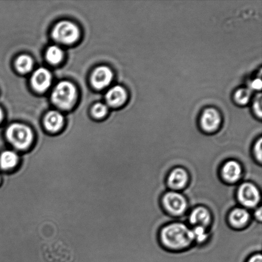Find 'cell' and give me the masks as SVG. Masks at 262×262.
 I'll return each mask as SVG.
<instances>
[{
    "label": "cell",
    "instance_id": "cell-21",
    "mask_svg": "<svg viewBox=\"0 0 262 262\" xmlns=\"http://www.w3.org/2000/svg\"><path fill=\"white\" fill-rule=\"evenodd\" d=\"M262 138L259 137L256 139L255 142L252 144L251 147V154L254 160L259 165L261 166L262 164Z\"/></svg>",
    "mask_w": 262,
    "mask_h": 262
},
{
    "label": "cell",
    "instance_id": "cell-19",
    "mask_svg": "<svg viewBox=\"0 0 262 262\" xmlns=\"http://www.w3.org/2000/svg\"><path fill=\"white\" fill-rule=\"evenodd\" d=\"M46 58L49 62L53 64H57L60 62L63 58V51L60 48L56 46H52L48 49L46 52Z\"/></svg>",
    "mask_w": 262,
    "mask_h": 262
},
{
    "label": "cell",
    "instance_id": "cell-28",
    "mask_svg": "<svg viewBox=\"0 0 262 262\" xmlns=\"http://www.w3.org/2000/svg\"><path fill=\"white\" fill-rule=\"evenodd\" d=\"M0 182H1V177H0Z\"/></svg>",
    "mask_w": 262,
    "mask_h": 262
},
{
    "label": "cell",
    "instance_id": "cell-10",
    "mask_svg": "<svg viewBox=\"0 0 262 262\" xmlns=\"http://www.w3.org/2000/svg\"><path fill=\"white\" fill-rule=\"evenodd\" d=\"M186 223L191 227L200 226L209 230L212 224V212L204 205H198L187 213Z\"/></svg>",
    "mask_w": 262,
    "mask_h": 262
},
{
    "label": "cell",
    "instance_id": "cell-26",
    "mask_svg": "<svg viewBox=\"0 0 262 262\" xmlns=\"http://www.w3.org/2000/svg\"><path fill=\"white\" fill-rule=\"evenodd\" d=\"M245 262H262L261 253H256L250 255Z\"/></svg>",
    "mask_w": 262,
    "mask_h": 262
},
{
    "label": "cell",
    "instance_id": "cell-8",
    "mask_svg": "<svg viewBox=\"0 0 262 262\" xmlns=\"http://www.w3.org/2000/svg\"><path fill=\"white\" fill-rule=\"evenodd\" d=\"M190 176L188 171L181 166L174 167L166 177V184L168 190L183 191L188 186Z\"/></svg>",
    "mask_w": 262,
    "mask_h": 262
},
{
    "label": "cell",
    "instance_id": "cell-20",
    "mask_svg": "<svg viewBox=\"0 0 262 262\" xmlns=\"http://www.w3.org/2000/svg\"><path fill=\"white\" fill-rule=\"evenodd\" d=\"M15 66L19 73H27L32 68V59L27 55H21L17 59Z\"/></svg>",
    "mask_w": 262,
    "mask_h": 262
},
{
    "label": "cell",
    "instance_id": "cell-16",
    "mask_svg": "<svg viewBox=\"0 0 262 262\" xmlns=\"http://www.w3.org/2000/svg\"><path fill=\"white\" fill-rule=\"evenodd\" d=\"M19 162V157L14 151L5 150L0 155V167L5 170L14 168Z\"/></svg>",
    "mask_w": 262,
    "mask_h": 262
},
{
    "label": "cell",
    "instance_id": "cell-6",
    "mask_svg": "<svg viewBox=\"0 0 262 262\" xmlns=\"http://www.w3.org/2000/svg\"><path fill=\"white\" fill-rule=\"evenodd\" d=\"M220 178L228 185H238L243 181V164L235 159H229L223 163L219 169Z\"/></svg>",
    "mask_w": 262,
    "mask_h": 262
},
{
    "label": "cell",
    "instance_id": "cell-24",
    "mask_svg": "<svg viewBox=\"0 0 262 262\" xmlns=\"http://www.w3.org/2000/svg\"><path fill=\"white\" fill-rule=\"evenodd\" d=\"M252 213V217L253 220L256 221L258 223H262V207L261 205L258 207H256L255 209H254L251 211Z\"/></svg>",
    "mask_w": 262,
    "mask_h": 262
},
{
    "label": "cell",
    "instance_id": "cell-27",
    "mask_svg": "<svg viewBox=\"0 0 262 262\" xmlns=\"http://www.w3.org/2000/svg\"><path fill=\"white\" fill-rule=\"evenodd\" d=\"M2 118H3V113H2L1 108H0V122L2 121Z\"/></svg>",
    "mask_w": 262,
    "mask_h": 262
},
{
    "label": "cell",
    "instance_id": "cell-2",
    "mask_svg": "<svg viewBox=\"0 0 262 262\" xmlns=\"http://www.w3.org/2000/svg\"><path fill=\"white\" fill-rule=\"evenodd\" d=\"M161 205L169 216L186 222L187 213L189 211V203L182 192L167 190L162 195Z\"/></svg>",
    "mask_w": 262,
    "mask_h": 262
},
{
    "label": "cell",
    "instance_id": "cell-17",
    "mask_svg": "<svg viewBox=\"0 0 262 262\" xmlns=\"http://www.w3.org/2000/svg\"><path fill=\"white\" fill-rule=\"evenodd\" d=\"M192 237L195 245L202 246L206 243L210 238L209 230L200 226L191 227Z\"/></svg>",
    "mask_w": 262,
    "mask_h": 262
},
{
    "label": "cell",
    "instance_id": "cell-11",
    "mask_svg": "<svg viewBox=\"0 0 262 262\" xmlns=\"http://www.w3.org/2000/svg\"><path fill=\"white\" fill-rule=\"evenodd\" d=\"M253 220L251 210L237 205L231 209L227 215V223L233 229L241 230L248 227Z\"/></svg>",
    "mask_w": 262,
    "mask_h": 262
},
{
    "label": "cell",
    "instance_id": "cell-12",
    "mask_svg": "<svg viewBox=\"0 0 262 262\" xmlns=\"http://www.w3.org/2000/svg\"><path fill=\"white\" fill-rule=\"evenodd\" d=\"M114 75L111 69L106 66H101L94 71L92 77V83L95 88L102 89L109 85Z\"/></svg>",
    "mask_w": 262,
    "mask_h": 262
},
{
    "label": "cell",
    "instance_id": "cell-5",
    "mask_svg": "<svg viewBox=\"0 0 262 262\" xmlns=\"http://www.w3.org/2000/svg\"><path fill=\"white\" fill-rule=\"evenodd\" d=\"M51 97L56 106L63 110L71 108L76 99L75 86L70 82H61L54 89Z\"/></svg>",
    "mask_w": 262,
    "mask_h": 262
},
{
    "label": "cell",
    "instance_id": "cell-25",
    "mask_svg": "<svg viewBox=\"0 0 262 262\" xmlns=\"http://www.w3.org/2000/svg\"><path fill=\"white\" fill-rule=\"evenodd\" d=\"M261 80L260 79H255L253 80V81L251 82L250 84V90L252 89L254 91H260L261 89Z\"/></svg>",
    "mask_w": 262,
    "mask_h": 262
},
{
    "label": "cell",
    "instance_id": "cell-23",
    "mask_svg": "<svg viewBox=\"0 0 262 262\" xmlns=\"http://www.w3.org/2000/svg\"><path fill=\"white\" fill-rule=\"evenodd\" d=\"M107 107L106 105L102 103H97L94 105L92 108V114L97 119H100L105 116L107 114Z\"/></svg>",
    "mask_w": 262,
    "mask_h": 262
},
{
    "label": "cell",
    "instance_id": "cell-14",
    "mask_svg": "<svg viewBox=\"0 0 262 262\" xmlns=\"http://www.w3.org/2000/svg\"><path fill=\"white\" fill-rule=\"evenodd\" d=\"M128 94L124 87L115 86L113 87L107 92L106 99L110 106L114 107H119L126 102Z\"/></svg>",
    "mask_w": 262,
    "mask_h": 262
},
{
    "label": "cell",
    "instance_id": "cell-15",
    "mask_svg": "<svg viewBox=\"0 0 262 262\" xmlns=\"http://www.w3.org/2000/svg\"><path fill=\"white\" fill-rule=\"evenodd\" d=\"M63 118L60 113L56 111H51L46 115L45 120V124L48 130L55 133L61 129L62 126Z\"/></svg>",
    "mask_w": 262,
    "mask_h": 262
},
{
    "label": "cell",
    "instance_id": "cell-9",
    "mask_svg": "<svg viewBox=\"0 0 262 262\" xmlns=\"http://www.w3.org/2000/svg\"><path fill=\"white\" fill-rule=\"evenodd\" d=\"M78 28L70 21H61L53 28V37L57 42L69 45L78 39L79 37Z\"/></svg>",
    "mask_w": 262,
    "mask_h": 262
},
{
    "label": "cell",
    "instance_id": "cell-18",
    "mask_svg": "<svg viewBox=\"0 0 262 262\" xmlns=\"http://www.w3.org/2000/svg\"><path fill=\"white\" fill-rule=\"evenodd\" d=\"M252 93L249 88H240L233 94V100L239 106H245L251 101Z\"/></svg>",
    "mask_w": 262,
    "mask_h": 262
},
{
    "label": "cell",
    "instance_id": "cell-22",
    "mask_svg": "<svg viewBox=\"0 0 262 262\" xmlns=\"http://www.w3.org/2000/svg\"><path fill=\"white\" fill-rule=\"evenodd\" d=\"M261 94L259 93L254 97L253 100V112L258 119L261 118Z\"/></svg>",
    "mask_w": 262,
    "mask_h": 262
},
{
    "label": "cell",
    "instance_id": "cell-7",
    "mask_svg": "<svg viewBox=\"0 0 262 262\" xmlns=\"http://www.w3.org/2000/svg\"><path fill=\"white\" fill-rule=\"evenodd\" d=\"M222 125L221 113L214 107H207L202 113L200 119V126L207 135L216 133Z\"/></svg>",
    "mask_w": 262,
    "mask_h": 262
},
{
    "label": "cell",
    "instance_id": "cell-1",
    "mask_svg": "<svg viewBox=\"0 0 262 262\" xmlns=\"http://www.w3.org/2000/svg\"><path fill=\"white\" fill-rule=\"evenodd\" d=\"M159 241L164 249L172 252L189 250L194 245L191 227L182 221L163 226L159 231Z\"/></svg>",
    "mask_w": 262,
    "mask_h": 262
},
{
    "label": "cell",
    "instance_id": "cell-13",
    "mask_svg": "<svg viewBox=\"0 0 262 262\" xmlns=\"http://www.w3.org/2000/svg\"><path fill=\"white\" fill-rule=\"evenodd\" d=\"M52 76L50 72L45 68H40L35 71L32 78V84L36 91L42 92L50 86Z\"/></svg>",
    "mask_w": 262,
    "mask_h": 262
},
{
    "label": "cell",
    "instance_id": "cell-3",
    "mask_svg": "<svg viewBox=\"0 0 262 262\" xmlns=\"http://www.w3.org/2000/svg\"><path fill=\"white\" fill-rule=\"evenodd\" d=\"M261 190L255 183L243 181L235 190V199L239 206L252 211L261 203Z\"/></svg>",
    "mask_w": 262,
    "mask_h": 262
},
{
    "label": "cell",
    "instance_id": "cell-4",
    "mask_svg": "<svg viewBox=\"0 0 262 262\" xmlns=\"http://www.w3.org/2000/svg\"><path fill=\"white\" fill-rule=\"evenodd\" d=\"M8 140L15 148L25 150L33 141V134L29 127L20 124L10 125L6 132Z\"/></svg>",
    "mask_w": 262,
    "mask_h": 262
}]
</instances>
